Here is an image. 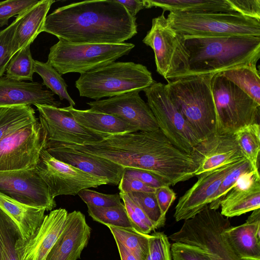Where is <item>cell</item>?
Returning a JSON list of instances; mask_svg holds the SVG:
<instances>
[{
    "label": "cell",
    "instance_id": "41",
    "mask_svg": "<svg viewBox=\"0 0 260 260\" xmlns=\"http://www.w3.org/2000/svg\"><path fill=\"white\" fill-rule=\"evenodd\" d=\"M146 260H172L171 244L164 233L154 232L150 235L149 253Z\"/></svg>",
    "mask_w": 260,
    "mask_h": 260
},
{
    "label": "cell",
    "instance_id": "43",
    "mask_svg": "<svg viewBox=\"0 0 260 260\" xmlns=\"http://www.w3.org/2000/svg\"><path fill=\"white\" fill-rule=\"evenodd\" d=\"M39 1L7 0L0 2V27L8 25L10 18L23 14Z\"/></svg>",
    "mask_w": 260,
    "mask_h": 260
},
{
    "label": "cell",
    "instance_id": "16",
    "mask_svg": "<svg viewBox=\"0 0 260 260\" xmlns=\"http://www.w3.org/2000/svg\"><path fill=\"white\" fill-rule=\"evenodd\" d=\"M92 111L111 115L135 126L138 131L159 129L156 119L139 92L134 91L87 103Z\"/></svg>",
    "mask_w": 260,
    "mask_h": 260
},
{
    "label": "cell",
    "instance_id": "3",
    "mask_svg": "<svg viewBox=\"0 0 260 260\" xmlns=\"http://www.w3.org/2000/svg\"><path fill=\"white\" fill-rule=\"evenodd\" d=\"M184 38L189 54L186 76L214 75L239 66H256L260 57V37Z\"/></svg>",
    "mask_w": 260,
    "mask_h": 260
},
{
    "label": "cell",
    "instance_id": "10",
    "mask_svg": "<svg viewBox=\"0 0 260 260\" xmlns=\"http://www.w3.org/2000/svg\"><path fill=\"white\" fill-rule=\"evenodd\" d=\"M142 41L153 50L156 71L168 81L188 74L189 54L184 37L171 26L164 13L152 19Z\"/></svg>",
    "mask_w": 260,
    "mask_h": 260
},
{
    "label": "cell",
    "instance_id": "20",
    "mask_svg": "<svg viewBox=\"0 0 260 260\" xmlns=\"http://www.w3.org/2000/svg\"><path fill=\"white\" fill-rule=\"evenodd\" d=\"M68 212L65 209L51 210L45 215L34 235L23 242L21 237L16 244L20 260H44L63 230Z\"/></svg>",
    "mask_w": 260,
    "mask_h": 260
},
{
    "label": "cell",
    "instance_id": "32",
    "mask_svg": "<svg viewBox=\"0 0 260 260\" xmlns=\"http://www.w3.org/2000/svg\"><path fill=\"white\" fill-rule=\"evenodd\" d=\"M21 237L17 225L0 208V260H20L16 244Z\"/></svg>",
    "mask_w": 260,
    "mask_h": 260
},
{
    "label": "cell",
    "instance_id": "1",
    "mask_svg": "<svg viewBox=\"0 0 260 260\" xmlns=\"http://www.w3.org/2000/svg\"><path fill=\"white\" fill-rule=\"evenodd\" d=\"M58 143L109 159L124 168L150 172L169 186L189 180L198 169L193 157L174 146L159 129L109 134L101 141L86 145Z\"/></svg>",
    "mask_w": 260,
    "mask_h": 260
},
{
    "label": "cell",
    "instance_id": "23",
    "mask_svg": "<svg viewBox=\"0 0 260 260\" xmlns=\"http://www.w3.org/2000/svg\"><path fill=\"white\" fill-rule=\"evenodd\" d=\"M220 213L225 217L240 216L260 208L259 173L242 177L221 201Z\"/></svg>",
    "mask_w": 260,
    "mask_h": 260
},
{
    "label": "cell",
    "instance_id": "31",
    "mask_svg": "<svg viewBox=\"0 0 260 260\" xmlns=\"http://www.w3.org/2000/svg\"><path fill=\"white\" fill-rule=\"evenodd\" d=\"M115 241L124 245L138 260H146L149 253L150 235L141 233L133 228L107 226Z\"/></svg>",
    "mask_w": 260,
    "mask_h": 260
},
{
    "label": "cell",
    "instance_id": "49",
    "mask_svg": "<svg viewBox=\"0 0 260 260\" xmlns=\"http://www.w3.org/2000/svg\"><path fill=\"white\" fill-rule=\"evenodd\" d=\"M117 1L122 5L129 14L134 17H136L140 10L145 8L143 0H117Z\"/></svg>",
    "mask_w": 260,
    "mask_h": 260
},
{
    "label": "cell",
    "instance_id": "38",
    "mask_svg": "<svg viewBox=\"0 0 260 260\" xmlns=\"http://www.w3.org/2000/svg\"><path fill=\"white\" fill-rule=\"evenodd\" d=\"M25 12L17 16L8 26L0 31V78L3 76L10 60L17 53L14 39Z\"/></svg>",
    "mask_w": 260,
    "mask_h": 260
},
{
    "label": "cell",
    "instance_id": "28",
    "mask_svg": "<svg viewBox=\"0 0 260 260\" xmlns=\"http://www.w3.org/2000/svg\"><path fill=\"white\" fill-rule=\"evenodd\" d=\"M145 8L157 7L170 12L204 14L234 12L226 0H143Z\"/></svg>",
    "mask_w": 260,
    "mask_h": 260
},
{
    "label": "cell",
    "instance_id": "37",
    "mask_svg": "<svg viewBox=\"0 0 260 260\" xmlns=\"http://www.w3.org/2000/svg\"><path fill=\"white\" fill-rule=\"evenodd\" d=\"M259 173L253 169L248 159L245 158L238 161L236 166L225 175L215 194L211 203L209 205L211 209L217 210L220 204L229 192L237 183L238 180L243 176L252 173Z\"/></svg>",
    "mask_w": 260,
    "mask_h": 260
},
{
    "label": "cell",
    "instance_id": "19",
    "mask_svg": "<svg viewBox=\"0 0 260 260\" xmlns=\"http://www.w3.org/2000/svg\"><path fill=\"white\" fill-rule=\"evenodd\" d=\"M45 148L57 159L90 175L106 179L111 184L118 185L125 169L109 159L58 143L47 141Z\"/></svg>",
    "mask_w": 260,
    "mask_h": 260
},
{
    "label": "cell",
    "instance_id": "47",
    "mask_svg": "<svg viewBox=\"0 0 260 260\" xmlns=\"http://www.w3.org/2000/svg\"><path fill=\"white\" fill-rule=\"evenodd\" d=\"M154 193L161 213L166 216L170 207L176 198V194L168 185L156 188Z\"/></svg>",
    "mask_w": 260,
    "mask_h": 260
},
{
    "label": "cell",
    "instance_id": "35",
    "mask_svg": "<svg viewBox=\"0 0 260 260\" xmlns=\"http://www.w3.org/2000/svg\"><path fill=\"white\" fill-rule=\"evenodd\" d=\"M87 206L89 215L93 220L106 226L132 228L123 203L111 207Z\"/></svg>",
    "mask_w": 260,
    "mask_h": 260
},
{
    "label": "cell",
    "instance_id": "36",
    "mask_svg": "<svg viewBox=\"0 0 260 260\" xmlns=\"http://www.w3.org/2000/svg\"><path fill=\"white\" fill-rule=\"evenodd\" d=\"M35 60L30 46L18 51L10 60L6 69V76L11 79L23 81L33 80Z\"/></svg>",
    "mask_w": 260,
    "mask_h": 260
},
{
    "label": "cell",
    "instance_id": "9",
    "mask_svg": "<svg viewBox=\"0 0 260 260\" xmlns=\"http://www.w3.org/2000/svg\"><path fill=\"white\" fill-rule=\"evenodd\" d=\"M216 109L215 133L235 134L239 129L259 123L260 105L220 73L211 82Z\"/></svg>",
    "mask_w": 260,
    "mask_h": 260
},
{
    "label": "cell",
    "instance_id": "15",
    "mask_svg": "<svg viewBox=\"0 0 260 260\" xmlns=\"http://www.w3.org/2000/svg\"><path fill=\"white\" fill-rule=\"evenodd\" d=\"M0 193L30 206L51 211L56 204L36 168L0 172Z\"/></svg>",
    "mask_w": 260,
    "mask_h": 260
},
{
    "label": "cell",
    "instance_id": "34",
    "mask_svg": "<svg viewBox=\"0 0 260 260\" xmlns=\"http://www.w3.org/2000/svg\"><path fill=\"white\" fill-rule=\"evenodd\" d=\"M34 72L42 78V84L51 89L57 94L60 100H66L70 106L74 107L75 102L72 99L67 90L68 85L61 75L51 66L46 62L35 60Z\"/></svg>",
    "mask_w": 260,
    "mask_h": 260
},
{
    "label": "cell",
    "instance_id": "26",
    "mask_svg": "<svg viewBox=\"0 0 260 260\" xmlns=\"http://www.w3.org/2000/svg\"><path fill=\"white\" fill-rule=\"evenodd\" d=\"M55 2L39 1L25 12L15 34L14 41L17 52L30 46L38 35L43 32L47 14Z\"/></svg>",
    "mask_w": 260,
    "mask_h": 260
},
{
    "label": "cell",
    "instance_id": "6",
    "mask_svg": "<svg viewBox=\"0 0 260 260\" xmlns=\"http://www.w3.org/2000/svg\"><path fill=\"white\" fill-rule=\"evenodd\" d=\"M58 40L50 47L47 63L61 75L69 73L82 74L106 66L128 54L135 46L131 43H75Z\"/></svg>",
    "mask_w": 260,
    "mask_h": 260
},
{
    "label": "cell",
    "instance_id": "5",
    "mask_svg": "<svg viewBox=\"0 0 260 260\" xmlns=\"http://www.w3.org/2000/svg\"><path fill=\"white\" fill-rule=\"evenodd\" d=\"M154 81L151 73L142 64L114 61L80 74L75 86L81 96L99 100L126 93L140 92Z\"/></svg>",
    "mask_w": 260,
    "mask_h": 260
},
{
    "label": "cell",
    "instance_id": "33",
    "mask_svg": "<svg viewBox=\"0 0 260 260\" xmlns=\"http://www.w3.org/2000/svg\"><path fill=\"white\" fill-rule=\"evenodd\" d=\"M235 135L243 154L249 160L254 170L259 172V123H254L242 128L236 132Z\"/></svg>",
    "mask_w": 260,
    "mask_h": 260
},
{
    "label": "cell",
    "instance_id": "42",
    "mask_svg": "<svg viewBox=\"0 0 260 260\" xmlns=\"http://www.w3.org/2000/svg\"><path fill=\"white\" fill-rule=\"evenodd\" d=\"M87 206L95 207H111L120 205L121 199L119 193L105 194L85 188L77 194Z\"/></svg>",
    "mask_w": 260,
    "mask_h": 260
},
{
    "label": "cell",
    "instance_id": "18",
    "mask_svg": "<svg viewBox=\"0 0 260 260\" xmlns=\"http://www.w3.org/2000/svg\"><path fill=\"white\" fill-rule=\"evenodd\" d=\"M190 154L199 166L195 176L246 158L235 134L214 133L193 147Z\"/></svg>",
    "mask_w": 260,
    "mask_h": 260
},
{
    "label": "cell",
    "instance_id": "46",
    "mask_svg": "<svg viewBox=\"0 0 260 260\" xmlns=\"http://www.w3.org/2000/svg\"><path fill=\"white\" fill-rule=\"evenodd\" d=\"M123 175L137 179L147 185L157 188L162 186L168 185V184L160 177L146 170L125 168Z\"/></svg>",
    "mask_w": 260,
    "mask_h": 260
},
{
    "label": "cell",
    "instance_id": "45",
    "mask_svg": "<svg viewBox=\"0 0 260 260\" xmlns=\"http://www.w3.org/2000/svg\"><path fill=\"white\" fill-rule=\"evenodd\" d=\"M232 9L260 21V0H226Z\"/></svg>",
    "mask_w": 260,
    "mask_h": 260
},
{
    "label": "cell",
    "instance_id": "21",
    "mask_svg": "<svg viewBox=\"0 0 260 260\" xmlns=\"http://www.w3.org/2000/svg\"><path fill=\"white\" fill-rule=\"evenodd\" d=\"M91 233L82 212L68 213L63 230L44 260H77L87 246Z\"/></svg>",
    "mask_w": 260,
    "mask_h": 260
},
{
    "label": "cell",
    "instance_id": "27",
    "mask_svg": "<svg viewBox=\"0 0 260 260\" xmlns=\"http://www.w3.org/2000/svg\"><path fill=\"white\" fill-rule=\"evenodd\" d=\"M75 120L83 127L95 132L116 134L138 131L134 126L114 116L92 111L78 110L71 106L63 107Z\"/></svg>",
    "mask_w": 260,
    "mask_h": 260
},
{
    "label": "cell",
    "instance_id": "2",
    "mask_svg": "<svg viewBox=\"0 0 260 260\" xmlns=\"http://www.w3.org/2000/svg\"><path fill=\"white\" fill-rule=\"evenodd\" d=\"M75 43H124L137 32L136 17L117 0L85 1L59 7L46 18L43 32Z\"/></svg>",
    "mask_w": 260,
    "mask_h": 260
},
{
    "label": "cell",
    "instance_id": "12",
    "mask_svg": "<svg viewBox=\"0 0 260 260\" xmlns=\"http://www.w3.org/2000/svg\"><path fill=\"white\" fill-rule=\"evenodd\" d=\"M47 143L39 120L0 141V172L32 169Z\"/></svg>",
    "mask_w": 260,
    "mask_h": 260
},
{
    "label": "cell",
    "instance_id": "44",
    "mask_svg": "<svg viewBox=\"0 0 260 260\" xmlns=\"http://www.w3.org/2000/svg\"><path fill=\"white\" fill-rule=\"evenodd\" d=\"M171 253L172 260H211L200 248L180 242L171 244Z\"/></svg>",
    "mask_w": 260,
    "mask_h": 260
},
{
    "label": "cell",
    "instance_id": "40",
    "mask_svg": "<svg viewBox=\"0 0 260 260\" xmlns=\"http://www.w3.org/2000/svg\"><path fill=\"white\" fill-rule=\"evenodd\" d=\"M127 193L141 207L156 229L164 226L166 218L161 213L154 192H131Z\"/></svg>",
    "mask_w": 260,
    "mask_h": 260
},
{
    "label": "cell",
    "instance_id": "30",
    "mask_svg": "<svg viewBox=\"0 0 260 260\" xmlns=\"http://www.w3.org/2000/svg\"><path fill=\"white\" fill-rule=\"evenodd\" d=\"M38 120L31 106L0 108V141Z\"/></svg>",
    "mask_w": 260,
    "mask_h": 260
},
{
    "label": "cell",
    "instance_id": "29",
    "mask_svg": "<svg viewBox=\"0 0 260 260\" xmlns=\"http://www.w3.org/2000/svg\"><path fill=\"white\" fill-rule=\"evenodd\" d=\"M219 73L260 105V77L256 66H239Z\"/></svg>",
    "mask_w": 260,
    "mask_h": 260
},
{
    "label": "cell",
    "instance_id": "4",
    "mask_svg": "<svg viewBox=\"0 0 260 260\" xmlns=\"http://www.w3.org/2000/svg\"><path fill=\"white\" fill-rule=\"evenodd\" d=\"M214 75H193L168 81V95L202 141L215 132L216 109L211 82Z\"/></svg>",
    "mask_w": 260,
    "mask_h": 260
},
{
    "label": "cell",
    "instance_id": "39",
    "mask_svg": "<svg viewBox=\"0 0 260 260\" xmlns=\"http://www.w3.org/2000/svg\"><path fill=\"white\" fill-rule=\"evenodd\" d=\"M119 193L133 229L145 234H149L156 229L141 207L127 193L119 191Z\"/></svg>",
    "mask_w": 260,
    "mask_h": 260
},
{
    "label": "cell",
    "instance_id": "13",
    "mask_svg": "<svg viewBox=\"0 0 260 260\" xmlns=\"http://www.w3.org/2000/svg\"><path fill=\"white\" fill-rule=\"evenodd\" d=\"M36 169L53 198L60 195L75 196L83 189L109 184L106 179L90 175L57 159L45 147L41 152Z\"/></svg>",
    "mask_w": 260,
    "mask_h": 260
},
{
    "label": "cell",
    "instance_id": "8",
    "mask_svg": "<svg viewBox=\"0 0 260 260\" xmlns=\"http://www.w3.org/2000/svg\"><path fill=\"white\" fill-rule=\"evenodd\" d=\"M171 26L184 37H260V21L237 12L191 14L170 12Z\"/></svg>",
    "mask_w": 260,
    "mask_h": 260
},
{
    "label": "cell",
    "instance_id": "48",
    "mask_svg": "<svg viewBox=\"0 0 260 260\" xmlns=\"http://www.w3.org/2000/svg\"><path fill=\"white\" fill-rule=\"evenodd\" d=\"M119 191L124 192H154L155 189L152 188L140 180L124 175L118 184Z\"/></svg>",
    "mask_w": 260,
    "mask_h": 260
},
{
    "label": "cell",
    "instance_id": "7",
    "mask_svg": "<svg viewBox=\"0 0 260 260\" xmlns=\"http://www.w3.org/2000/svg\"><path fill=\"white\" fill-rule=\"evenodd\" d=\"M230 224L227 217L208 205L185 220L180 229L168 238L200 248L211 260H245L236 254L223 235Z\"/></svg>",
    "mask_w": 260,
    "mask_h": 260
},
{
    "label": "cell",
    "instance_id": "17",
    "mask_svg": "<svg viewBox=\"0 0 260 260\" xmlns=\"http://www.w3.org/2000/svg\"><path fill=\"white\" fill-rule=\"evenodd\" d=\"M238 162L197 175V181L178 200L174 214L175 220L191 218L209 205L225 175Z\"/></svg>",
    "mask_w": 260,
    "mask_h": 260
},
{
    "label": "cell",
    "instance_id": "11",
    "mask_svg": "<svg viewBox=\"0 0 260 260\" xmlns=\"http://www.w3.org/2000/svg\"><path fill=\"white\" fill-rule=\"evenodd\" d=\"M143 91L159 129L174 146L190 154L201 140L171 100L165 84L154 81Z\"/></svg>",
    "mask_w": 260,
    "mask_h": 260
},
{
    "label": "cell",
    "instance_id": "22",
    "mask_svg": "<svg viewBox=\"0 0 260 260\" xmlns=\"http://www.w3.org/2000/svg\"><path fill=\"white\" fill-rule=\"evenodd\" d=\"M37 82L20 81L0 78V108L47 105L59 107L61 103L56 100L54 94L44 89Z\"/></svg>",
    "mask_w": 260,
    "mask_h": 260
},
{
    "label": "cell",
    "instance_id": "24",
    "mask_svg": "<svg viewBox=\"0 0 260 260\" xmlns=\"http://www.w3.org/2000/svg\"><path fill=\"white\" fill-rule=\"evenodd\" d=\"M223 235L240 258L260 260V208L252 211L244 223L229 225Z\"/></svg>",
    "mask_w": 260,
    "mask_h": 260
},
{
    "label": "cell",
    "instance_id": "14",
    "mask_svg": "<svg viewBox=\"0 0 260 260\" xmlns=\"http://www.w3.org/2000/svg\"><path fill=\"white\" fill-rule=\"evenodd\" d=\"M39 120L47 141L86 145L103 140L108 135L88 129L79 124L64 108L36 105Z\"/></svg>",
    "mask_w": 260,
    "mask_h": 260
},
{
    "label": "cell",
    "instance_id": "25",
    "mask_svg": "<svg viewBox=\"0 0 260 260\" xmlns=\"http://www.w3.org/2000/svg\"><path fill=\"white\" fill-rule=\"evenodd\" d=\"M0 208L17 225L23 242L34 235L45 216V209L24 204L1 193Z\"/></svg>",
    "mask_w": 260,
    "mask_h": 260
},
{
    "label": "cell",
    "instance_id": "50",
    "mask_svg": "<svg viewBox=\"0 0 260 260\" xmlns=\"http://www.w3.org/2000/svg\"><path fill=\"white\" fill-rule=\"evenodd\" d=\"M121 260H138L136 257L121 243L115 241Z\"/></svg>",
    "mask_w": 260,
    "mask_h": 260
}]
</instances>
